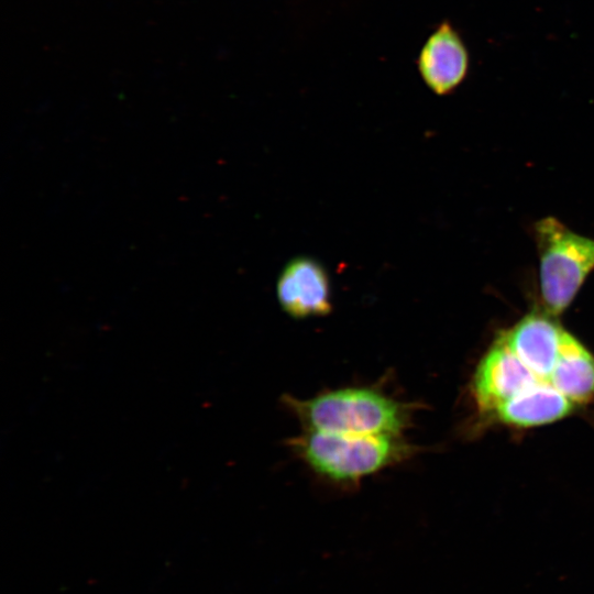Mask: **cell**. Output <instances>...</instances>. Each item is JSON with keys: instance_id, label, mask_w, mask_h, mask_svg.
<instances>
[{"instance_id": "1", "label": "cell", "mask_w": 594, "mask_h": 594, "mask_svg": "<svg viewBox=\"0 0 594 594\" xmlns=\"http://www.w3.org/2000/svg\"><path fill=\"white\" fill-rule=\"evenodd\" d=\"M282 402L304 430L361 436H403L418 408L378 386L341 387L305 399L284 395Z\"/></svg>"}, {"instance_id": "2", "label": "cell", "mask_w": 594, "mask_h": 594, "mask_svg": "<svg viewBox=\"0 0 594 594\" xmlns=\"http://www.w3.org/2000/svg\"><path fill=\"white\" fill-rule=\"evenodd\" d=\"M288 447L316 475L343 486L403 463L420 448L395 435H342L304 430Z\"/></svg>"}, {"instance_id": "3", "label": "cell", "mask_w": 594, "mask_h": 594, "mask_svg": "<svg viewBox=\"0 0 594 594\" xmlns=\"http://www.w3.org/2000/svg\"><path fill=\"white\" fill-rule=\"evenodd\" d=\"M535 231L542 308L559 317L594 270V240L551 217L538 221Z\"/></svg>"}, {"instance_id": "4", "label": "cell", "mask_w": 594, "mask_h": 594, "mask_svg": "<svg viewBox=\"0 0 594 594\" xmlns=\"http://www.w3.org/2000/svg\"><path fill=\"white\" fill-rule=\"evenodd\" d=\"M276 295L282 309L295 319L326 316L332 309L329 275L312 257L299 256L286 264Z\"/></svg>"}, {"instance_id": "5", "label": "cell", "mask_w": 594, "mask_h": 594, "mask_svg": "<svg viewBox=\"0 0 594 594\" xmlns=\"http://www.w3.org/2000/svg\"><path fill=\"white\" fill-rule=\"evenodd\" d=\"M417 67L428 88L440 96L451 94L465 80L470 54L451 22H441L428 36L418 55Z\"/></svg>"}]
</instances>
